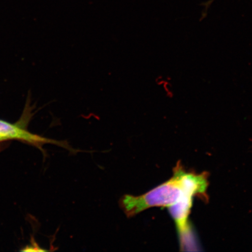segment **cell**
I'll list each match as a JSON object with an SVG mask.
<instances>
[{"mask_svg":"<svg viewBox=\"0 0 252 252\" xmlns=\"http://www.w3.org/2000/svg\"><path fill=\"white\" fill-rule=\"evenodd\" d=\"M208 185L207 173L188 172L178 163L169 180L140 196L125 194L119 205L126 216L131 218L151 208H168L186 196L205 197Z\"/></svg>","mask_w":252,"mask_h":252,"instance_id":"cell-1","label":"cell"},{"mask_svg":"<svg viewBox=\"0 0 252 252\" xmlns=\"http://www.w3.org/2000/svg\"><path fill=\"white\" fill-rule=\"evenodd\" d=\"M194 197L186 196L178 202L168 207L170 215L174 220L177 229L181 247L184 250L195 245L190 225L189 223Z\"/></svg>","mask_w":252,"mask_h":252,"instance_id":"cell-2","label":"cell"},{"mask_svg":"<svg viewBox=\"0 0 252 252\" xmlns=\"http://www.w3.org/2000/svg\"><path fill=\"white\" fill-rule=\"evenodd\" d=\"M0 135L7 138L8 140H21L30 144L37 145V146L52 143L59 145L60 146L70 150V151H74L71 149V147L65 141H58L41 137L39 135L31 133V132L25 130L20 126L9 124V123L1 121V120H0Z\"/></svg>","mask_w":252,"mask_h":252,"instance_id":"cell-3","label":"cell"},{"mask_svg":"<svg viewBox=\"0 0 252 252\" xmlns=\"http://www.w3.org/2000/svg\"><path fill=\"white\" fill-rule=\"evenodd\" d=\"M8 140L7 139V138H5V137H3L2 136H1V135H0V142H2V141H7Z\"/></svg>","mask_w":252,"mask_h":252,"instance_id":"cell-4","label":"cell"}]
</instances>
